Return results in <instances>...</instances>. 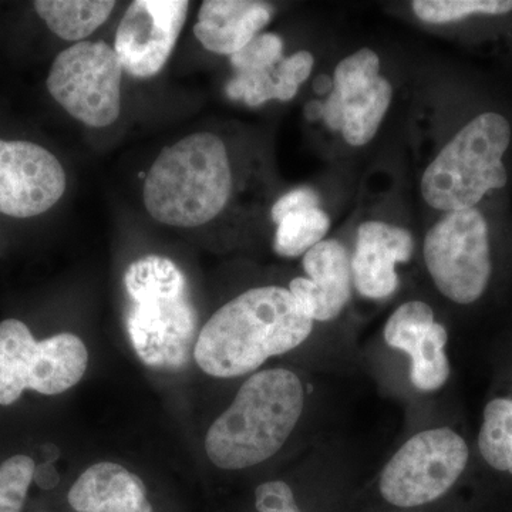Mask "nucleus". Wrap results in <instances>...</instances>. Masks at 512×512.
I'll return each mask as SVG.
<instances>
[{
    "instance_id": "6",
    "label": "nucleus",
    "mask_w": 512,
    "mask_h": 512,
    "mask_svg": "<svg viewBox=\"0 0 512 512\" xmlns=\"http://www.w3.org/2000/svg\"><path fill=\"white\" fill-rule=\"evenodd\" d=\"M89 365L79 336L59 333L37 342L18 319L0 322V406L18 402L25 390L56 396L76 386Z\"/></svg>"
},
{
    "instance_id": "19",
    "label": "nucleus",
    "mask_w": 512,
    "mask_h": 512,
    "mask_svg": "<svg viewBox=\"0 0 512 512\" xmlns=\"http://www.w3.org/2000/svg\"><path fill=\"white\" fill-rule=\"evenodd\" d=\"M478 448L488 466L512 476V399L501 397L485 406Z\"/></svg>"
},
{
    "instance_id": "31",
    "label": "nucleus",
    "mask_w": 512,
    "mask_h": 512,
    "mask_svg": "<svg viewBox=\"0 0 512 512\" xmlns=\"http://www.w3.org/2000/svg\"><path fill=\"white\" fill-rule=\"evenodd\" d=\"M43 448V456L46 458V463H55L57 458L60 457L59 447H56L55 444H45Z\"/></svg>"
},
{
    "instance_id": "14",
    "label": "nucleus",
    "mask_w": 512,
    "mask_h": 512,
    "mask_svg": "<svg viewBox=\"0 0 512 512\" xmlns=\"http://www.w3.org/2000/svg\"><path fill=\"white\" fill-rule=\"evenodd\" d=\"M306 278H295L289 292L313 322L338 318L352 295V258L336 239L319 242L303 255Z\"/></svg>"
},
{
    "instance_id": "13",
    "label": "nucleus",
    "mask_w": 512,
    "mask_h": 512,
    "mask_svg": "<svg viewBox=\"0 0 512 512\" xmlns=\"http://www.w3.org/2000/svg\"><path fill=\"white\" fill-rule=\"evenodd\" d=\"M447 339L446 328L434 320L426 302L403 303L384 326L387 345L410 356V380L421 392L439 390L450 377Z\"/></svg>"
},
{
    "instance_id": "1",
    "label": "nucleus",
    "mask_w": 512,
    "mask_h": 512,
    "mask_svg": "<svg viewBox=\"0 0 512 512\" xmlns=\"http://www.w3.org/2000/svg\"><path fill=\"white\" fill-rule=\"evenodd\" d=\"M312 330L313 320L289 289H249L221 306L202 326L194 360L212 377L248 375L271 357L301 346Z\"/></svg>"
},
{
    "instance_id": "12",
    "label": "nucleus",
    "mask_w": 512,
    "mask_h": 512,
    "mask_svg": "<svg viewBox=\"0 0 512 512\" xmlns=\"http://www.w3.org/2000/svg\"><path fill=\"white\" fill-rule=\"evenodd\" d=\"M67 188L55 154L30 141L0 140V212L32 218L55 207Z\"/></svg>"
},
{
    "instance_id": "25",
    "label": "nucleus",
    "mask_w": 512,
    "mask_h": 512,
    "mask_svg": "<svg viewBox=\"0 0 512 512\" xmlns=\"http://www.w3.org/2000/svg\"><path fill=\"white\" fill-rule=\"evenodd\" d=\"M315 59L308 50H301L295 55L282 59L276 67V92L279 101H289L299 92V87L312 74Z\"/></svg>"
},
{
    "instance_id": "20",
    "label": "nucleus",
    "mask_w": 512,
    "mask_h": 512,
    "mask_svg": "<svg viewBox=\"0 0 512 512\" xmlns=\"http://www.w3.org/2000/svg\"><path fill=\"white\" fill-rule=\"evenodd\" d=\"M330 220L320 208L295 212L279 222L274 239L276 254L284 258H298L323 241L328 234Z\"/></svg>"
},
{
    "instance_id": "11",
    "label": "nucleus",
    "mask_w": 512,
    "mask_h": 512,
    "mask_svg": "<svg viewBox=\"0 0 512 512\" xmlns=\"http://www.w3.org/2000/svg\"><path fill=\"white\" fill-rule=\"evenodd\" d=\"M187 0H136L117 26L114 52L124 72L150 79L163 70L187 20Z\"/></svg>"
},
{
    "instance_id": "18",
    "label": "nucleus",
    "mask_w": 512,
    "mask_h": 512,
    "mask_svg": "<svg viewBox=\"0 0 512 512\" xmlns=\"http://www.w3.org/2000/svg\"><path fill=\"white\" fill-rule=\"evenodd\" d=\"M40 16L60 39L84 42L110 18L116 8L113 0H37L33 3Z\"/></svg>"
},
{
    "instance_id": "3",
    "label": "nucleus",
    "mask_w": 512,
    "mask_h": 512,
    "mask_svg": "<svg viewBox=\"0 0 512 512\" xmlns=\"http://www.w3.org/2000/svg\"><path fill=\"white\" fill-rule=\"evenodd\" d=\"M231 194L227 146L208 131L165 147L151 165L143 190L150 217L175 228H197L215 220Z\"/></svg>"
},
{
    "instance_id": "5",
    "label": "nucleus",
    "mask_w": 512,
    "mask_h": 512,
    "mask_svg": "<svg viewBox=\"0 0 512 512\" xmlns=\"http://www.w3.org/2000/svg\"><path fill=\"white\" fill-rule=\"evenodd\" d=\"M511 143L504 116L483 113L451 138L421 177V195L440 211L476 208L488 192L507 185L503 157Z\"/></svg>"
},
{
    "instance_id": "22",
    "label": "nucleus",
    "mask_w": 512,
    "mask_h": 512,
    "mask_svg": "<svg viewBox=\"0 0 512 512\" xmlns=\"http://www.w3.org/2000/svg\"><path fill=\"white\" fill-rule=\"evenodd\" d=\"M36 464L32 458L18 454L0 466V512H22Z\"/></svg>"
},
{
    "instance_id": "2",
    "label": "nucleus",
    "mask_w": 512,
    "mask_h": 512,
    "mask_svg": "<svg viewBox=\"0 0 512 512\" xmlns=\"http://www.w3.org/2000/svg\"><path fill=\"white\" fill-rule=\"evenodd\" d=\"M305 407L301 379L288 369L255 373L211 424L205 451L215 467L235 471L274 457L291 437Z\"/></svg>"
},
{
    "instance_id": "7",
    "label": "nucleus",
    "mask_w": 512,
    "mask_h": 512,
    "mask_svg": "<svg viewBox=\"0 0 512 512\" xmlns=\"http://www.w3.org/2000/svg\"><path fill=\"white\" fill-rule=\"evenodd\" d=\"M424 261L434 285L450 301H478L493 271L484 215L477 208L446 212L427 232Z\"/></svg>"
},
{
    "instance_id": "10",
    "label": "nucleus",
    "mask_w": 512,
    "mask_h": 512,
    "mask_svg": "<svg viewBox=\"0 0 512 512\" xmlns=\"http://www.w3.org/2000/svg\"><path fill=\"white\" fill-rule=\"evenodd\" d=\"M379 73V56L369 47L345 57L333 73L322 120L330 130L342 133L350 146L370 143L392 104V83Z\"/></svg>"
},
{
    "instance_id": "23",
    "label": "nucleus",
    "mask_w": 512,
    "mask_h": 512,
    "mask_svg": "<svg viewBox=\"0 0 512 512\" xmlns=\"http://www.w3.org/2000/svg\"><path fill=\"white\" fill-rule=\"evenodd\" d=\"M284 59V40L275 33H259L231 56L235 73L269 72Z\"/></svg>"
},
{
    "instance_id": "26",
    "label": "nucleus",
    "mask_w": 512,
    "mask_h": 512,
    "mask_svg": "<svg viewBox=\"0 0 512 512\" xmlns=\"http://www.w3.org/2000/svg\"><path fill=\"white\" fill-rule=\"evenodd\" d=\"M258 512H302L295 501L292 488L285 481H266L255 491Z\"/></svg>"
},
{
    "instance_id": "8",
    "label": "nucleus",
    "mask_w": 512,
    "mask_h": 512,
    "mask_svg": "<svg viewBox=\"0 0 512 512\" xmlns=\"http://www.w3.org/2000/svg\"><path fill=\"white\" fill-rule=\"evenodd\" d=\"M468 456L466 441L456 431L447 427L420 431L384 466L380 493L400 508L433 503L457 483Z\"/></svg>"
},
{
    "instance_id": "16",
    "label": "nucleus",
    "mask_w": 512,
    "mask_h": 512,
    "mask_svg": "<svg viewBox=\"0 0 512 512\" xmlns=\"http://www.w3.org/2000/svg\"><path fill=\"white\" fill-rule=\"evenodd\" d=\"M274 16L271 5L255 0H205L194 35L208 52L232 56L261 33Z\"/></svg>"
},
{
    "instance_id": "28",
    "label": "nucleus",
    "mask_w": 512,
    "mask_h": 512,
    "mask_svg": "<svg viewBox=\"0 0 512 512\" xmlns=\"http://www.w3.org/2000/svg\"><path fill=\"white\" fill-rule=\"evenodd\" d=\"M60 476L57 473L55 464L53 463H42L40 466H36L35 474H33V483L42 490H52L57 484H59Z\"/></svg>"
},
{
    "instance_id": "4",
    "label": "nucleus",
    "mask_w": 512,
    "mask_h": 512,
    "mask_svg": "<svg viewBox=\"0 0 512 512\" xmlns=\"http://www.w3.org/2000/svg\"><path fill=\"white\" fill-rule=\"evenodd\" d=\"M124 288L126 328L138 359L158 369L183 367L200 333L184 272L165 256H141L128 266Z\"/></svg>"
},
{
    "instance_id": "24",
    "label": "nucleus",
    "mask_w": 512,
    "mask_h": 512,
    "mask_svg": "<svg viewBox=\"0 0 512 512\" xmlns=\"http://www.w3.org/2000/svg\"><path fill=\"white\" fill-rule=\"evenodd\" d=\"M276 67L269 72L235 73L225 87L227 96L234 101H244L249 107H259L266 101L278 99Z\"/></svg>"
},
{
    "instance_id": "27",
    "label": "nucleus",
    "mask_w": 512,
    "mask_h": 512,
    "mask_svg": "<svg viewBox=\"0 0 512 512\" xmlns=\"http://www.w3.org/2000/svg\"><path fill=\"white\" fill-rule=\"evenodd\" d=\"M320 198L315 190L309 187L296 188L286 192L272 207L271 217L276 224H279L288 215L306 210L319 208Z\"/></svg>"
},
{
    "instance_id": "9",
    "label": "nucleus",
    "mask_w": 512,
    "mask_h": 512,
    "mask_svg": "<svg viewBox=\"0 0 512 512\" xmlns=\"http://www.w3.org/2000/svg\"><path fill=\"white\" fill-rule=\"evenodd\" d=\"M123 72L113 47L84 40L56 57L46 86L73 119L104 128L119 119Z\"/></svg>"
},
{
    "instance_id": "29",
    "label": "nucleus",
    "mask_w": 512,
    "mask_h": 512,
    "mask_svg": "<svg viewBox=\"0 0 512 512\" xmlns=\"http://www.w3.org/2000/svg\"><path fill=\"white\" fill-rule=\"evenodd\" d=\"M305 116L309 121H318L323 119V103L319 100H312L306 104Z\"/></svg>"
},
{
    "instance_id": "21",
    "label": "nucleus",
    "mask_w": 512,
    "mask_h": 512,
    "mask_svg": "<svg viewBox=\"0 0 512 512\" xmlns=\"http://www.w3.org/2000/svg\"><path fill=\"white\" fill-rule=\"evenodd\" d=\"M412 8L423 22L443 25L473 15H507L512 0H414Z\"/></svg>"
},
{
    "instance_id": "15",
    "label": "nucleus",
    "mask_w": 512,
    "mask_h": 512,
    "mask_svg": "<svg viewBox=\"0 0 512 512\" xmlns=\"http://www.w3.org/2000/svg\"><path fill=\"white\" fill-rule=\"evenodd\" d=\"M414 241L407 229L382 221L363 222L357 229L352 281L360 295L384 299L399 288L397 264L412 259Z\"/></svg>"
},
{
    "instance_id": "17",
    "label": "nucleus",
    "mask_w": 512,
    "mask_h": 512,
    "mask_svg": "<svg viewBox=\"0 0 512 512\" xmlns=\"http://www.w3.org/2000/svg\"><path fill=\"white\" fill-rule=\"evenodd\" d=\"M67 500L77 512H154L143 480L111 461L87 468L70 488Z\"/></svg>"
},
{
    "instance_id": "30",
    "label": "nucleus",
    "mask_w": 512,
    "mask_h": 512,
    "mask_svg": "<svg viewBox=\"0 0 512 512\" xmlns=\"http://www.w3.org/2000/svg\"><path fill=\"white\" fill-rule=\"evenodd\" d=\"M333 89V80L330 79L326 74H322L318 79L313 83V90H315L316 94L319 96H323V94H329Z\"/></svg>"
}]
</instances>
